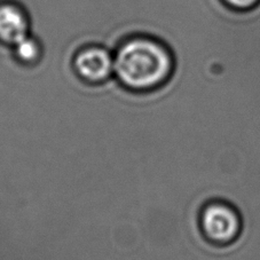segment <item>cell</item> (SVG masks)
Wrapping results in <instances>:
<instances>
[{
	"mask_svg": "<svg viewBox=\"0 0 260 260\" xmlns=\"http://www.w3.org/2000/svg\"><path fill=\"white\" fill-rule=\"evenodd\" d=\"M172 57L167 48L150 39H133L123 44L115 56L116 77L133 91H149L170 78Z\"/></svg>",
	"mask_w": 260,
	"mask_h": 260,
	"instance_id": "1",
	"label": "cell"
},
{
	"mask_svg": "<svg viewBox=\"0 0 260 260\" xmlns=\"http://www.w3.org/2000/svg\"><path fill=\"white\" fill-rule=\"evenodd\" d=\"M75 68L80 77L87 82L102 83L115 73V59L105 48L89 47L76 56Z\"/></svg>",
	"mask_w": 260,
	"mask_h": 260,
	"instance_id": "3",
	"label": "cell"
},
{
	"mask_svg": "<svg viewBox=\"0 0 260 260\" xmlns=\"http://www.w3.org/2000/svg\"><path fill=\"white\" fill-rule=\"evenodd\" d=\"M28 36V22L20 10L12 5L0 6V40L15 45Z\"/></svg>",
	"mask_w": 260,
	"mask_h": 260,
	"instance_id": "4",
	"label": "cell"
},
{
	"mask_svg": "<svg viewBox=\"0 0 260 260\" xmlns=\"http://www.w3.org/2000/svg\"><path fill=\"white\" fill-rule=\"evenodd\" d=\"M227 2L235 7L246 8V7H250L251 5H253L257 0H227Z\"/></svg>",
	"mask_w": 260,
	"mask_h": 260,
	"instance_id": "6",
	"label": "cell"
},
{
	"mask_svg": "<svg viewBox=\"0 0 260 260\" xmlns=\"http://www.w3.org/2000/svg\"><path fill=\"white\" fill-rule=\"evenodd\" d=\"M15 54L17 59L24 62V63H32L38 60L40 55V48L38 43L35 39L26 36L23 39H21L19 43L14 45Z\"/></svg>",
	"mask_w": 260,
	"mask_h": 260,
	"instance_id": "5",
	"label": "cell"
},
{
	"mask_svg": "<svg viewBox=\"0 0 260 260\" xmlns=\"http://www.w3.org/2000/svg\"><path fill=\"white\" fill-rule=\"evenodd\" d=\"M242 217L234 206L216 201L204 208L201 226L208 239L218 245L234 243L242 231Z\"/></svg>",
	"mask_w": 260,
	"mask_h": 260,
	"instance_id": "2",
	"label": "cell"
}]
</instances>
